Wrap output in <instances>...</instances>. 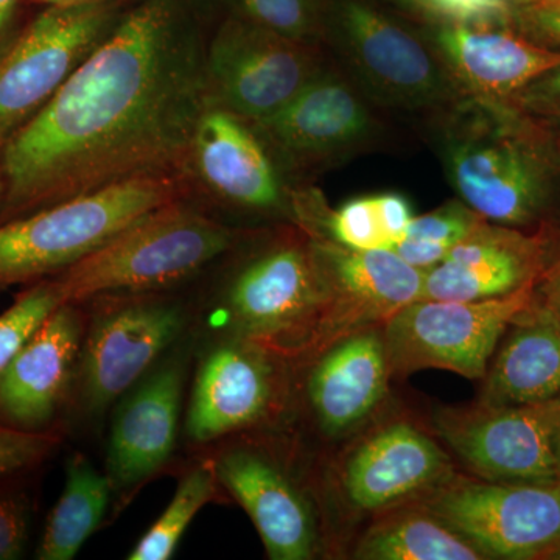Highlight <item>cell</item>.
I'll return each instance as SVG.
<instances>
[{
    "label": "cell",
    "instance_id": "cell-15",
    "mask_svg": "<svg viewBox=\"0 0 560 560\" xmlns=\"http://www.w3.org/2000/svg\"><path fill=\"white\" fill-rule=\"evenodd\" d=\"M253 124L294 179L337 161L372 132L371 114L360 95L326 69L278 113Z\"/></svg>",
    "mask_w": 560,
    "mask_h": 560
},
{
    "label": "cell",
    "instance_id": "cell-13",
    "mask_svg": "<svg viewBox=\"0 0 560 560\" xmlns=\"http://www.w3.org/2000/svg\"><path fill=\"white\" fill-rule=\"evenodd\" d=\"M308 245L323 293L313 355L357 331L385 326L422 296L425 271L394 250L350 249L312 235Z\"/></svg>",
    "mask_w": 560,
    "mask_h": 560
},
{
    "label": "cell",
    "instance_id": "cell-31",
    "mask_svg": "<svg viewBox=\"0 0 560 560\" xmlns=\"http://www.w3.org/2000/svg\"><path fill=\"white\" fill-rule=\"evenodd\" d=\"M235 13L260 27L319 46L324 38L323 0H234Z\"/></svg>",
    "mask_w": 560,
    "mask_h": 560
},
{
    "label": "cell",
    "instance_id": "cell-19",
    "mask_svg": "<svg viewBox=\"0 0 560 560\" xmlns=\"http://www.w3.org/2000/svg\"><path fill=\"white\" fill-rule=\"evenodd\" d=\"M86 319L62 304L0 374V425L46 431L75 375Z\"/></svg>",
    "mask_w": 560,
    "mask_h": 560
},
{
    "label": "cell",
    "instance_id": "cell-41",
    "mask_svg": "<svg viewBox=\"0 0 560 560\" xmlns=\"http://www.w3.org/2000/svg\"><path fill=\"white\" fill-rule=\"evenodd\" d=\"M560 275V256L558 257V259H556L555 261H552V264L550 265V268H548L547 271H545V275H544V282H547V280H551V279H555L556 276H559Z\"/></svg>",
    "mask_w": 560,
    "mask_h": 560
},
{
    "label": "cell",
    "instance_id": "cell-33",
    "mask_svg": "<svg viewBox=\"0 0 560 560\" xmlns=\"http://www.w3.org/2000/svg\"><path fill=\"white\" fill-rule=\"evenodd\" d=\"M61 438L51 431H27L0 425V480L44 463L57 451Z\"/></svg>",
    "mask_w": 560,
    "mask_h": 560
},
{
    "label": "cell",
    "instance_id": "cell-45",
    "mask_svg": "<svg viewBox=\"0 0 560 560\" xmlns=\"http://www.w3.org/2000/svg\"><path fill=\"white\" fill-rule=\"evenodd\" d=\"M558 451H559V463H560V419H559V433H558Z\"/></svg>",
    "mask_w": 560,
    "mask_h": 560
},
{
    "label": "cell",
    "instance_id": "cell-28",
    "mask_svg": "<svg viewBox=\"0 0 560 560\" xmlns=\"http://www.w3.org/2000/svg\"><path fill=\"white\" fill-rule=\"evenodd\" d=\"M215 471L210 466L197 467L180 480L175 495L161 517L140 537L132 548L130 560H167L173 558L184 533L198 512L217 492Z\"/></svg>",
    "mask_w": 560,
    "mask_h": 560
},
{
    "label": "cell",
    "instance_id": "cell-34",
    "mask_svg": "<svg viewBox=\"0 0 560 560\" xmlns=\"http://www.w3.org/2000/svg\"><path fill=\"white\" fill-rule=\"evenodd\" d=\"M31 537V503L21 492H0V560L24 556Z\"/></svg>",
    "mask_w": 560,
    "mask_h": 560
},
{
    "label": "cell",
    "instance_id": "cell-12",
    "mask_svg": "<svg viewBox=\"0 0 560 560\" xmlns=\"http://www.w3.org/2000/svg\"><path fill=\"white\" fill-rule=\"evenodd\" d=\"M560 397L540 404L440 408L434 429L474 477L559 482Z\"/></svg>",
    "mask_w": 560,
    "mask_h": 560
},
{
    "label": "cell",
    "instance_id": "cell-30",
    "mask_svg": "<svg viewBox=\"0 0 560 560\" xmlns=\"http://www.w3.org/2000/svg\"><path fill=\"white\" fill-rule=\"evenodd\" d=\"M62 304L57 282L47 278L33 283L0 315V374Z\"/></svg>",
    "mask_w": 560,
    "mask_h": 560
},
{
    "label": "cell",
    "instance_id": "cell-37",
    "mask_svg": "<svg viewBox=\"0 0 560 560\" xmlns=\"http://www.w3.org/2000/svg\"><path fill=\"white\" fill-rule=\"evenodd\" d=\"M21 0H0V58L10 49L13 40L20 35L18 14Z\"/></svg>",
    "mask_w": 560,
    "mask_h": 560
},
{
    "label": "cell",
    "instance_id": "cell-27",
    "mask_svg": "<svg viewBox=\"0 0 560 560\" xmlns=\"http://www.w3.org/2000/svg\"><path fill=\"white\" fill-rule=\"evenodd\" d=\"M110 493L108 475L101 474L81 453L70 456L65 489L47 518L36 559L75 558L105 518Z\"/></svg>",
    "mask_w": 560,
    "mask_h": 560
},
{
    "label": "cell",
    "instance_id": "cell-17",
    "mask_svg": "<svg viewBox=\"0 0 560 560\" xmlns=\"http://www.w3.org/2000/svg\"><path fill=\"white\" fill-rule=\"evenodd\" d=\"M453 474L452 460L436 441L411 423L397 422L350 453L341 486L353 510L381 514L422 499Z\"/></svg>",
    "mask_w": 560,
    "mask_h": 560
},
{
    "label": "cell",
    "instance_id": "cell-39",
    "mask_svg": "<svg viewBox=\"0 0 560 560\" xmlns=\"http://www.w3.org/2000/svg\"><path fill=\"white\" fill-rule=\"evenodd\" d=\"M518 7H529V9H551L560 10V0H518Z\"/></svg>",
    "mask_w": 560,
    "mask_h": 560
},
{
    "label": "cell",
    "instance_id": "cell-9",
    "mask_svg": "<svg viewBox=\"0 0 560 560\" xmlns=\"http://www.w3.org/2000/svg\"><path fill=\"white\" fill-rule=\"evenodd\" d=\"M121 0L47 7L0 58V142L60 91L120 21Z\"/></svg>",
    "mask_w": 560,
    "mask_h": 560
},
{
    "label": "cell",
    "instance_id": "cell-18",
    "mask_svg": "<svg viewBox=\"0 0 560 560\" xmlns=\"http://www.w3.org/2000/svg\"><path fill=\"white\" fill-rule=\"evenodd\" d=\"M547 241L482 221L423 279L420 300L481 301L537 285L548 270Z\"/></svg>",
    "mask_w": 560,
    "mask_h": 560
},
{
    "label": "cell",
    "instance_id": "cell-40",
    "mask_svg": "<svg viewBox=\"0 0 560 560\" xmlns=\"http://www.w3.org/2000/svg\"><path fill=\"white\" fill-rule=\"evenodd\" d=\"M32 2L44 3L47 7H77L86 3L105 2V0H32Z\"/></svg>",
    "mask_w": 560,
    "mask_h": 560
},
{
    "label": "cell",
    "instance_id": "cell-8",
    "mask_svg": "<svg viewBox=\"0 0 560 560\" xmlns=\"http://www.w3.org/2000/svg\"><path fill=\"white\" fill-rule=\"evenodd\" d=\"M190 200L237 212L294 219L296 187L253 121L209 103L183 168Z\"/></svg>",
    "mask_w": 560,
    "mask_h": 560
},
{
    "label": "cell",
    "instance_id": "cell-36",
    "mask_svg": "<svg viewBox=\"0 0 560 560\" xmlns=\"http://www.w3.org/2000/svg\"><path fill=\"white\" fill-rule=\"evenodd\" d=\"M514 20L526 38L560 50V10L518 7Z\"/></svg>",
    "mask_w": 560,
    "mask_h": 560
},
{
    "label": "cell",
    "instance_id": "cell-43",
    "mask_svg": "<svg viewBox=\"0 0 560 560\" xmlns=\"http://www.w3.org/2000/svg\"><path fill=\"white\" fill-rule=\"evenodd\" d=\"M545 560H560V541L556 547H552L547 555L544 556Z\"/></svg>",
    "mask_w": 560,
    "mask_h": 560
},
{
    "label": "cell",
    "instance_id": "cell-5",
    "mask_svg": "<svg viewBox=\"0 0 560 560\" xmlns=\"http://www.w3.org/2000/svg\"><path fill=\"white\" fill-rule=\"evenodd\" d=\"M221 305L231 337L275 353L312 352L323 293L308 238H283L243 261Z\"/></svg>",
    "mask_w": 560,
    "mask_h": 560
},
{
    "label": "cell",
    "instance_id": "cell-20",
    "mask_svg": "<svg viewBox=\"0 0 560 560\" xmlns=\"http://www.w3.org/2000/svg\"><path fill=\"white\" fill-rule=\"evenodd\" d=\"M186 361H164L136 383L110 427L106 475L113 490L136 488L171 459L183 405Z\"/></svg>",
    "mask_w": 560,
    "mask_h": 560
},
{
    "label": "cell",
    "instance_id": "cell-24",
    "mask_svg": "<svg viewBox=\"0 0 560 560\" xmlns=\"http://www.w3.org/2000/svg\"><path fill=\"white\" fill-rule=\"evenodd\" d=\"M485 375L482 404H540L560 397V319L537 300L510 326Z\"/></svg>",
    "mask_w": 560,
    "mask_h": 560
},
{
    "label": "cell",
    "instance_id": "cell-3",
    "mask_svg": "<svg viewBox=\"0 0 560 560\" xmlns=\"http://www.w3.org/2000/svg\"><path fill=\"white\" fill-rule=\"evenodd\" d=\"M238 241L241 232L183 198L151 210L51 278L65 304L83 305L110 294L160 293L200 275Z\"/></svg>",
    "mask_w": 560,
    "mask_h": 560
},
{
    "label": "cell",
    "instance_id": "cell-42",
    "mask_svg": "<svg viewBox=\"0 0 560 560\" xmlns=\"http://www.w3.org/2000/svg\"><path fill=\"white\" fill-rule=\"evenodd\" d=\"M2 150V142H0ZM3 198H5V180H3L2 162H0V209H2Z\"/></svg>",
    "mask_w": 560,
    "mask_h": 560
},
{
    "label": "cell",
    "instance_id": "cell-23",
    "mask_svg": "<svg viewBox=\"0 0 560 560\" xmlns=\"http://www.w3.org/2000/svg\"><path fill=\"white\" fill-rule=\"evenodd\" d=\"M447 69L474 97L510 101L530 81L559 68L560 50L508 31L453 24L436 33Z\"/></svg>",
    "mask_w": 560,
    "mask_h": 560
},
{
    "label": "cell",
    "instance_id": "cell-25",
    "mask_svg": "<svg viewBox=\"0 0 560 560\" xmlns=\"http://www.w3.org/2000/svg\"><path fill=\"white\" fill-rule=\"evenodd\" d=\"M412 217L411 202L397 191L366 195L329 210L311 190L301 189L294 206V220L312 237L359 250L396 249Z\"/></svg>",
    "mask_w": 560,
    "mask_h": 560
},
{
    "label": "cell",
    "instance_id": "cell-2",
    "mask_svg": "<svg viewBox=\"0 0 560 560\" xmlns=\"http://www.w3.org/2000/svg\"><path fill=\"white\" fill-rule=\"evenodd\" d=\"M444 132L448 179L464 205L500 226H530L550 206L560 156L525 117L503 102L471 97Z\"/></svg>",
    "mask_w": 560,
    "mask_h": 560
},
{
    "label": "cell",
    "instance_id": "cell-26",
    "mask_svg": "<svg viewBox=\"0 0 560 560\" xmlns=\"http://www.w3.org/2000/svg\"><path fill=\"white\" fill-rule=\"evenodd\" d=\"M357 544L361 560H485L463 534L416 501L381 512Z\"/></svg>",
    "mask_w": 560,
    "mask_h": 560
},
{
    "label": "cell",
    "instance_id": "cell-38",
    "mask_svg": "<svg viewBox=\"0 0 560 560\" xmlns=\"http://www.w3.org/2000/svg\"><path fill=\"white\" fill-rule=\"evenodd\" d=\"M545 290H547V301L545 304L551 308L560 319V275L555 279L545 282Z\"/></svg>",
    "mask_w": 560,
    "mask_h": 560
},
{
    "label": "cell",
    "instance_id": "cell-16",
    "mask_svg": "<svg viewBox=\"0 0 560 560\" xmlns=\"http://www.w3.org/2000/svg\"><path fill=\"white\" fill-rule=\"evenodd\" d=\"M275 352L231 337L202 357L187 410V436L209 444L260 422L278 400Z\"/></svg>",
    "mask_w": 560,
    "mask_h": 560
},
{
    "label": "cell",
    "instance_id": "cell-35",
    "mask_svg": "<svg viewBox=\"0 0 560 560\" xmlns=\"http://www.w3.org/2000/svg\"><path fill=\"white\" fill-rule=\"evenodd\" d=\"M518 0H429V5L455 24H504L514 18Z\"/></svg>",
    "mask_w": 560,
    "mask_h": 560
},
{
    "label": "cell",
    "instance_id": "cell-22",
    "mask_svg": "<svg viewBox=\"0 0 560 560\" xmlns=\"http://www.w3.org/2000/svg\"><path fill=\"white\" fill-rule=\"evenodd\" d=\"M381 330L357 331L316 357L308 401L320 430L329 436L359 429L388 394L393 372Z\"/></svg>",
    "mask_w": 560,
    "mask_h": 560
},
{
    "label": "cell",
    "instance_id": "cell-6",
    "mask_svg": "<svg viewBox=\"0 0 560 560\" xmlns=\"http://www.w3.org/2000/svg\"><path fill=\"white\" fill-rule=\"evenodd\" d=\"M536 287L481 301L411 302L382 327L390 372L444 370L485 378L501 338L536 301Z\"/></svg>",
    "mask_w": 560,
    "mask_h": 560
},
{
    "label": "cell",
    "instance_id": "cell-1",
    "mask_svg": "<svg viewBox=\"0 0 560 560\" xmlns=\"http://www.w3.org/2000/svg\"><path fill=\"white\" fill-rule=\"evenodd\" d=\"M186 0H142L0 150V223L121 180L180 176L210 103Z\"/></svg>",
    "mask_w": 560,
    "mask_h": 560
},
{
    "label": "cell",
    "instance_id": "cell-10",
    "mask_svg": "<svg viewBox=\"0 0 560 560\" xmlns=\"http://www.w3.org/2000/svg\"><path fill=\"white\" fill-rule=\"evenodd\" d=\"M416 503L486 559H544L560 541V481L495 482L453 474Z\"/></svg>",
    "mask_w": 560,
    "mask_h": 560
},
{
    "label": "cell",
    "instance_id": "cell-14",
    "mask_svg": "<svg viewBox=\"0 0 560 560\" xmlns=\"http://www.w3.org/2000/svg\"><path fill=\"white\" fill-rule=\"evenodd\" d=\"M338 32L342 54L381 101L396 108L422 109L448 97L447 73L433 54L378 11L346 2Z\"/></svg>",
    "mask_w": 560,
    "mask_h": 560
},
{
    "label": "cell",
    "instance_id": "cell-21",
    "mask_svg": "<svg viewBox=\"0 0 560 560\" xmlns=\"http://www.w3.org/2000/svg\"><path fill=\"white\" fill-rule=\"evenodd\" d=\"M212 469L249 515L268 558H313L316 528L311 508L278 464L259 452L238 447L221 453Z\"/></svg>",
    "mask_w": 560,
    "mask_h": 560
},
{
    "label": "cell",
    "instance_id": "cell-4",
    "mask_svg": "<svg viewBox=\"0 0 560 560\" xmlns=\"http://www.w3.org/2000/svg\"><path fill=\"white\" fill-rule=\"evenodd\" d=\"M190 198L180 176L121 180L0 223V293L68 270L168 202Z\"/></svg>",
    "mask_w": 560,
    "mask_h": 560
},
{
    "label": "cell",
    "instance_id": "cell-11",
    "mask_svg": "<svg viewBox=\"0 0 560 560\" xmlns=\"http://www.w3.org/2000/svg\"><path fill=\"white\" fill-rule=\"evenodd\" d=\"M320 54L231 14L206 40L209 101L250 121L268 119L324 69Z\"/></svg>",
    "mask_w": 560,
    "mask_h": 560
},
{
    "label": "cell",
    "instance_id": "cell-7",
    "mask_svg": "<svg viewBox=\"0 0 560 560\" xmlns=\"http://www.w3.org/2000/svg\"><path fill=\"white\" fill-rule=\"evenodd\" d=\"M90 302L94 308L73 382L81 408L97 415L142 381L178 340L186 311L160 293L110 294Z\"/></svg>",
    "mask_w": 560,
    "mask_h": 560
},
{
    "label": "cell",
    "instance_id": "cell-32",
    "mask_svg": "<svg viewBox=\"0 0 560 560\" xmlns=\"http://www.w3.org/2000/svg\"><path fill=\"white\" fill-rule=\"evenodd\" d=\"M503 103L525 117L560 156V66L530 81Z\"/></svg>",
    "mask_w": 560,
    "mask_h": 560
},
{
    "label": "cell",
    "instance_id": "cell-29",
    "mask_svg": "<svg viewBox=\"0 0 560 560\" xmlns=\"http://www.w3.org/2000/svg\"><path fill=\"white\" fill-rule=\"evenodd\" d=\"M486 221L460 201L448 202L442 208L412 217L404 241L394 253L418 270L429 271L440 264L459 242Z\"/></svg>",
    "mask_w": 560,
    "mask_h": 560
},
{
    "label": "cell",
    "instance_id": "cell-44",
    "mask_svg": "<svg viewBox=\"0 0 560 560\" xmlns=\"http://www.w3.org/2000/svg\"><path fill=\"white\" fill-rule=\"evenodd\" d=\"M404 2L412 3V5H429V0H404Z\"/></svg>",
    "mask_w": 560,
    "mask_h": 560
}]
</instances>
